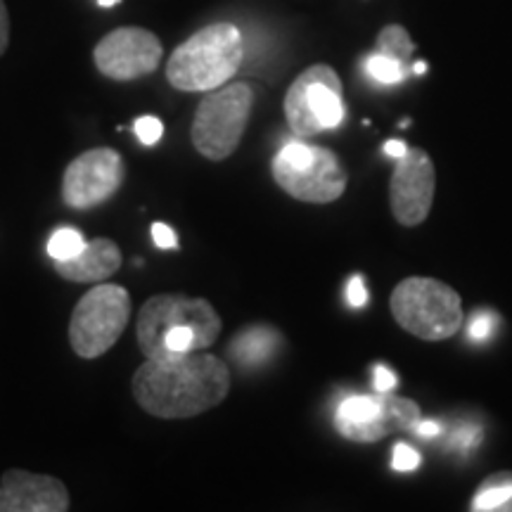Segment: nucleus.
I'll use <instances>...</instances> for the list:
<instances>
[{
	"mask_svg": "<svg viewBox=\"0 0 512 512\" xmlns=\"http://www.w3.org/2000/svg\"><path fill=\"white\" fill-rule=\"evenodd\" d=\"M396 382H399V377H396L389 368H384V366L373 368V389H375V392H392V389L396 387Z\"/></svg>",
	"mask_w": 512,
	"mask_h": 512,
	"instance_id": "26",
	"label": "nucleus"
},
{
	"mask_svg": "<svg viewBox=\"0 0 512 512\" xmlns=\"http://www.w3.org/2000/svg\"><path fill=\"white\" fill-rule=\"evenodd\" d=\"M392 316L411 335L441 342L463 328L460 294L434 278H406L392 292Z\"/></svg>",
	"mask_w": 512,
	"mask_h": 512,
	"instance_id": "3",
	"label": "nucleus"
},
{
	"mask_svg": "<svg viewBox=\"0 0 512 512\" xmlns=\"http://www.w3.org/2000/svg\"><path fill=\"white\" fill-rule=\"evenodd\" d=\"M496 328V316L491 311H482L477 313L475 318L470 320V328H467V332H470V339H475V342H484V339L491 337V332H494Z\"/></svg>",
	"mask_w": 512,
	"mask_h": 512,
	"instance_id": "22",
	"label": "nucleus"
},
{
	"mask_svg": "<svg viewBox=\"0 0 512 512\" xmlns=\"http://www.w3.org/2000/svg\"><path fill=\"white\" fill-rule=\"evenodd\" d=\"M347 302L351 309H363L368 302V290H366V283H363L361 275H354V278L349 280L347 285Z\"/></svg>",
	"mask_w": 512,
	"mask_h": 512,
	"instance_id": "24",
	"label": "nucleus"
},
{
	"mask_svg": "<svg viewBox=\"0 0 512 512\" xmlns=\"http://www.w3.org/2000/svg\"><path fill=\"white\" fill-rule=\"evenodd\" d=\"M366 72L373 81L384 83V86H392V83H401L403 76V62L394 60V57H387L382 53L370 55L366 60Z\"/></svg>",
	"mask_w": 512,
	"mask_h": 512,
	"instance_id": "19",
	"label": "nucleus"
},
{
	"mask_svg": "<svg viewBox=\"0 0 512 512\" xmlns=\"http://www.w3.org/2000/svg\"><path fill=\"white\" fill-rule=\"evenodd\" d=\"M418 420V403L392 392L351 394L335 413L337 432L356 444H375L399 430H411Z\"/></svg>",
	"mask_w": 512,
	"mask_h": 512,
	"instance_id": "8",
	"label": "nucleus"
},
{
	"mask_svg": "<svg viewBox=\"0 0 512 512\" xmlns=\"http://www.w3.org/2000/svg\"><path fill=\"white\" fill-rule=\"evenodd\" d=\"M406 150H408V147L403 145L401 140H387V143H384V155H387V157L399 159V157L406 155Z\"/></svg>",
	"mask_w": 512,
	"mask_h": 512,
	"instance_id": "29",
	"label": "nucleus"
},
{
	"mask_svg": "<svg viewBox=\"0 0 512 512\" xmlns=\"http://www.w3.org/2000/svg\"><path fill=\"white\" fill-rule=\"evenodd\" d=\"M162 41L143 27H119L100 38L93 62L102 76L112 81H136L157 72L162 64Z\"/></svg>",
	"mask_w": 512,
	"mask_h": 512,
	"instance_id": "11",
	"label": "nucleus"
},
{
	"mask_svg": "<svg viewBox=\"0 0 512 512\" xmlns=\"http://www.w3.org/2000/svg\"><path fill=\"white\" fill-rule=\"evenodd\" d=\"M121 249L117 242L107 238H95L93 242H86V247L79 254L67 261H55L57 275L72 283H105L121 268Z\"/></svg>",
	"mask_w": 512,
	"mask_h": 512,
	"instance_id": "14",
	"label": "nucleus"
},
{
	"mask_svg": "<svg viewBox=\"0 0 512 512\" xmlns=\"http://www.w3.org/2000/svg\"><path fill=\"white\" fill-rule=\"evenodd\" d=\"M472 512H512V472H496L479 484Z\"/></svg>",
	"mask_w": 512,
	"mask_h": 512,
	"instance_id": "16",
	"label": "nucleus"
},
{
	"mask_svg": "<svg viewBox=\"0 0 512 512\" xmlns=\"http://www.w3.org/2000/svg\"><path fill=\"white\" fill-rule=\"evenodd\" d=\"M133 396L145 413L162 420H188L226 401L230 370L207 351L145 358L131 380Z\"/></svg>",
	"mask_w": 512,
	"mask_h": 512,
	"instance_id": "1",
	"label": "nucleus"
},
{
	"mask_svg": "<svg viewBox=\"0 0 512 512\" xmlns=\"http://www.w3.org/2000/svg\"><path fill=\"white\" fill-rule=\"evenodd\" d=\"M152 240L159 249H176L178 238L176 230L169 226V223H152Z\"/></svg>",
	"mask_w": 512,
	"mask_h": 512,
	"instance_id": "25",
	"label": "nucleus"
},
{
	"mask_svg": "<svg viewBox=\"0 0 512 512\" xmlns=\"http://www.w3.org/2000/svg\"><path fill=\"white\" fill-rule=\"evenodd\" d=\"M245 60V38L235 24H209L183 41L169 62L166 81L183 93H207L238 74Z\"/></svg>",
	"mask_w": 512,
	"mask_h": 512,
	"instance_id": "2",
	"label": "nucleus"
},
{
	"mask_svg": "<svg viewBox=\"0 0 512 512\" xmlns=\"http://www.w3.org/2000/svg\"><path fill=\"white\" fill-rule=\"evenodd\" d=\"M126 178L124 159L112 147L83 152L62 176V200L67 207L88 211L117 195Z\"/></svg>",
	"mask_w": 512,
	"mask_h": 512,
	"instance_id": "10",
	"label": "nucleus"
},
{
	"mask_svg": "<svg viewBox=\"0 0 512 512\" xmlns=\"http://www.w3.org/2000/svg\"><path fill=\"white\" fill-rule=\"evenodd\" d=\"M254 91L247 83H223L207 91L192 119V145L209 162H223L238 150L247 131Z\"/></svg>",
	"mask_w": 512,
	"mask_h": 512,
	"instance_id": "4",
	"label": "nucleus"
},
{
	"mask_svg": "<svg viewBox=\"0 0 512 512\" xmlns=\"http://www.w3.org/2000/svg\"><path fill=\"white\" fill-rule=\"evenodd\" d=\"M479 441H482V427H477V425L458 427L451 437V444H456V448H463V451L477 448Z\"/></svg>",
	"mask_w": 512,
	"mask_h": 512,
	"instance_id": "23",
	"label": "nucleus"
},
{
	"mask_svg": "<svg viewBox=\"0 0 512 512\" xmlns=\"http://www.w3.org/2000/svg\"><path fill=\"white\" fill-rule=\"evenodd\" d=\"M86 247V240L76 228H57L48 240V254L53 261L72 259Z\"/></svg>",
	"mask_w": 512,
	"mask_h": 512,
	"instance_id": "18",
	"label": "nucleus"
},
{
	"mask_svg": "<svg viewBox=\"0 0 512 512\" xmlns=\"http://www.w3.org/2000/svg\"><path fill=\"white\" fill-rule=\"evenodd\" d=\"M283 347V335L271 325H249L230 342V356L240 368L254 370L266 366Z\"/></svg>",
	"mask_w": 512,
	"mask_h": 512,
	"instance_id": "15",
	"label": "nucleus"
},
{
	"mask_svg": "<svg viewBox=\"0 0 512 512\" xmlns=\"http://www.w3.org/2000/svg\"><path fill=\"white\" fill-rule=\"evenodd\" d=\"M176 325H190L202 332L211 344L223 330L221 316L204 297L188 294H155L143 304L136 320V339L145 358H155L162 351V337Z\"/></svg>",
	"mask_w": 512,
	"mask_h": 512,
	"instance_id": "9",
	"label": "nucleus"
},
{
	"mask_svg": "<svg viewBox=\"0 0 512 512\" xmlns=\"http://www.w3.org/2000/svg\"><path fill=\"white\" fill-rule=\"evenodd\" d=\"M273 178L299 202L330 204L347 190L349 176L342 159L328 147L287 143L273 159Z\"/></svg>",
	"mask_w": 512,
	"mask_h": 512,
	"instance_id": "5",
	"label": "nucleus"
},
{
	"mask_svg": "<svg viewBox=\"0 0 512 512\" xmlns=\"http://www.w3.org/2000/svg\"><path fill=\"white\" fill-rule=\"evenodd\" d=\"M133 131L143 145H157L159 138L164 136V124L157 117H140L133 124Z\"/></svg>",
	"mask_w": 512,
	"mask_h": 512,
	"instance_id": "20",
	"label": "nucleus"
},
{
	"mask_svg": "<svg viewBox=\"0 0 512 512\" xmlns=\"http://www.w3.org/2000/svg\"><path fill=\"white\" fill-rule=\"evenodd\" d=\"M131 320V294L121 285L98 283L74 306L69 318V344L79 358L105 356Z\"/></svg>",
	"mask_w": 512,
	"mask_h": 512,
	"instance_id": "6",
	"label": "nucleus"
},
{
	"mask_svg": "<svg viewBox=\"0 0 512 512\" xmlns=\"http://www.w3.org/2000/svg\"><path fill=\"white\" fill-rule=\"evenodd\" d=\"M117 3H121V0H98L100 8H114Z\"/></svg>",
	"mask_w": 512,
	"mask_h": 512,
	"instance_id": "30",
	"label": "nucleus"
},
{
	"mask_svg": "<svg viewBox=\"0 0 512 512\" xmlns=\"http://www.w3.org/2000/svg\"><path fill=\"white\" fill-rule=\"evenodd\" d=\"M413 432L418 434V437H422V439H432V437H437V434L441 432V427H439V422H434V420H425V422L418 420V425L413 427Z\"/></svg>",
	"mask_w": 512,
	"mask_h": 512,
	"instance_id": "28",
	"label": "nucleus"
},
{
	"mask_svg": "<svg viewBox=\"0 0 512 512\" xmlns=\"http://www.w3.org/2000/svg\"><path fill=\"white\" fill-rule=\"evenodd\" d=\"M420 453L415 451L413 446L408 444H394V453H392V467L396 472H413L418 470L420 465Z\"/></svg>",
	"mask_w": 512,
	"mask_h": 512,
	"instance_id": "21",
	"label": "nucleus"
},
{
	"mask_svg": "<svg viewBox=\"0 0 512 512\" xmlns=\"http://www.w3.org/2000/svg\"><path fill=\"white\" fill-rule=\"evenodd\" d=\"M342 81L330 64H313L294 79L285 95L287 124L299 138L337 128L344 121Z\"/></svg>",
	"mask_w": 512,
	"mask_h": 512,
	"instance_id": "7",
	"label": "nucleus"
},
{
	"mask_svg": "<svg viewBox=\"0 0 512 512\" xmlns=\"http://www.w3.org/2000/svg\"><path fill=\"white\" fill-rule=\"evenodd\" d=\"M434 164L430 155L420 147H408L406 155L396 159V169L389 183L392 214L401 226H420L430 216L434 202Z\"/></svg>",
	"mask_w": 512,
	"mask_h": 512,
	"instance_id": "12",
	"label": "nucleus"
},
{
	"mask_svg": "<svg viewBox=\"0 0 512 512\" xmlns=\"http://www.w3.org/2000/svg\"><path fill=\"white\" fill-rule=\"evenodd\" d=\"M10 46V12L5 0H0V57L5 55V50Z\"/></svg>",
	"mask_w": 512,
	"mask_h": 512,
	"instance_id": "27",
	"label": "nucleus"
},
{
	"mask_svg": "<svg viewBox=\"0 0 512 512\" xmlns=\"http://www.w3.org/2000/svg\"><path fill=\"white\" fill-rule=\"evenodd\" d=\"M413 48L415 46L411 36H408V31L399 27V24H389V27H384L380 31V36H377V53L394 57V60L399 62H406L408 57L413 55Z\"/></svg>",
	"mask_w": 512,
	"mask_h": 512,
	"instance_id": "17",
	"label": "nucleus"
},
{
	"mask_svg": "<svg viewBox=\"0 0 512 512\" xmlns=\"http://www.w3.org/2000/svg\"><path fill=\"white\" fill-rule=\"evenodd\" d=\"M425 69H427L425 62H415V64H413V72H415V74H425Z\"/></svg>",
	"mask_w": 512,
	"mask_h": 512,
	"instance_id": "31",
	"label": "nucleus"
},
{
	"mask_svg": "<svg viewBox=\"0 0 512 512\" xmlns=\"http://www.w3.org/2000/svg\"><path fill=\"white\" fill-rule=\"evenodd\" d=\"M72 508L67 486L53 475L8 470L0 479V512H67Z\"/></svg>",
	"mask_w": 512,
	"mask_h": 512,
	"instance_id": "13",
	"label": "nucleus"
}]
</instances>
